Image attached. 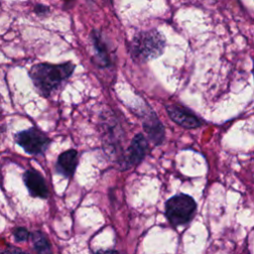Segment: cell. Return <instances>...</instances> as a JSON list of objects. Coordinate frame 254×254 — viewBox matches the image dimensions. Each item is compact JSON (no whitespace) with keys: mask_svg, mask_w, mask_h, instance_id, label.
<instances>
[{"mask_svg":"<svg viewBox=\"0 0 254 254\" xmlns=\"http://www.w3.org/2000/svg\"><path fill=\"white\" fill-rule=\"evenodd\" d=\"M110 1H111V0H110Z\"/></svg>","mask_w":254,"mask_h":254,"instance_id":"obj_17","label":"cell"},{"mask_svg":"<svg viewBox=\"0 0 254 254\" xmlns=\"http://www.w3.org/2000/svg\"><path fill=\"white\" fill-rule=\"evenodd\" d=\"M166 110L170 118L184 128L193 129L202 125V120L185 106L176 103L168 104L166 106Z\"/></svg>","mask_w":254,"mask_h":254,"instance_id":"obj_6","label":"cell"},{"mask_svg":"<svg viewBox=\"0 0 254 254\" xmlns=\"http://www.w3.org/2000/svg\"><path fill=\"white\" fill-rule=\"evenodd\" d=\"M196 208V203L190 195L179 193L170 197L165 203L168 220L175 226L188 223Z\"/></svg>","mask_w":254,"mask_h":254,"instance_id":"obj_3","label":"cell"},{"mask_svg":"<svg viewBox=\"0 0 254 254\" xmlns=\"http://www.w3.org/2000/svg\"><path fill=\"white\" fill-rule=\"evenodd\" d=\"M17 144L30 155H41L51 144L50 138L36 127H31L16 134Z\"/></svg>","mask_w":254,"mask_h":254,"instance_id":"obj_4","label":"cell"},{"mask_svg":"<svg viewBox=\"0 0 254 254\" xmlns=\"http://www.w3.org/2000/svg\"><path fill=\"white\" fill-rule=\"evenodd\" d=\"M48 12H49V7H47L43 4H38L35 7V13L40 16H45L48 14Z\"/></svg>","mask_w":254,"mask_h":254,"instance_id":"obj_13","label":"cell"},{"mask_svg":"<svg viewBox=\"0 0 254 254\" xmlns=\"http://www.w3.org/2000/svg\"><path fill=\"white\" fill-rule=\"evenodd\" d=\"M166 47L164 36L157 30H147L136 34L129 44V52L137 63H147L160 57Z\"/></svg>","mask_w":254,"mask_h":254,"instance_id":"obj_2","label":"cell"},{"mask_svg":"<svg viewBox=\"0 0 254 254\" xmlns=\"http://www.w3.org/2000/svg\"><path fill=\"white\" fill-rule=\"evenodd\" d=\"M32 242L38 254H52V246L49 239L41 231H35L31 234Z\"/></svg>","mask_w":254,"mask_h":254,"instance_id":"obj_11","label":"cell"},{"mask_svg":"<svg viewBox=\"0 0 254 254\" xmlns=\"http://www.w3.org/2000/svg\"><path fill=\"white\" fill-rule=\"evenodd\" d=\"M143 129L154 145H160L165 139V128L152 108L143 110L141 114Z\"/></svg>","mask_w":254,"mask_h":254,"instance_id":"obj_7","label":"cell"},{"mask_svg":"<svg viewBox=\"0 0 254 254\" xmlns=\"http://www.w3.org/2000/svg\"><path fill=\"white\" fill-rule=\"evenodd\" d=\"M78 163L77 152L73 149L63 152L57 161L56 170L59 174L69 178L72 177Z\"/></svg>","mask_w":254,"mask_h":254,"instance_id":"obj_10","label":"cell"},{"mask_svg":"<svg viewBox=\"0 0 254 254\" xmlns=\"http://www.w3.org/2000/svg\"><path fill=\"white\" fill-rule=\"evenodd\" d=\"M13 235H14V237H15V239H16L17 241L23 242V241H26V240L29 238L30 233H29V231H28L26 228H24V227H17V228L14 229Z\"/></svg>","mask_w":254,"mask_h":254,"instance_id":"obj_12","label":"cell"},{"mask_svg":"<svg viewBox=\"0 0 254 254\" xmlns=\"http://www.w3.org/2000/svg\"><path fill=\"white\" fill-rule=\"evenodd\" d=\"M95 254H119V252L113 249H108V250H98Z\"/></svg>","mask_w":254,"mask_h":254,"instance_id":"obj_15","label":"cell"},{"mask_svg":"<svg viewBox=\"0 0 254 254\" xmlns=\"http://www.w3.org/2000/svg\"><path fill=\"white\" fill-rule=\"evenodd\" d=\"M148 151V143L143 134L139 133L134 136L126 154L121 159L124 169H128L140 164L145 158Z\"/></svg>","mask_w":254,"mask_h":254,"instance_id":"obj_5","label":"cell"},{"mask_svg":"<svg viewBox=\"0 0 254 254\" xmlns=\"http://www.w3.org/2000/svg\"><path fill=\"white\" fill-rule=\"evenodd\" d=\"M90 41L94 49L95 64L100 67H107L111 64V58L108 47L100 31L93 29L90 33Z\"/></svg>","mask_w":254,"mask_h":254,"instance_id":"obj_8","label":"cell"},{"mask_svg":"<svg viewBox=\"0 0 254 254\" xmlns=\"http://www.w3.org/2000/svg\"><path fill=\"white\" fill-rule=\"evenodd\" d=\"M24 183L33 196L46 198L49 195V190L43 176L36 170H28L24 174Z\"/></svg>","mask_w":254,"mask_h":254,"instance_id":"obj_9","label":"cell"},{"mask_svg":"<svg viewBox=\"0 0 254 254\" xmlns=\"http://www.w3.org/2000/svg\"><path fill=\"white\" fill-rule=\"evenodd\" d=\"M0 254H27L25 252H22V251H19V250H14V249H9V250H4V251H1Z\"/></svg>","mask_w":254,"mask_h":254,"instance_id":"obj_14","label":"cell"},{"mask_svg":"<svg viewBox=\"0 0 254 254\" xmlns=\"http://www.w3.org/2000/svg\"><path fill=\"white\" fill-rule=\"evenodd\" d=\"M85 1H86L89 5H92V4L94 3V1H95V0H85Z\"/></svg>","mask_w":254,"mask_h":254,"instance_id":"obj_16","label":"cell"},{"mask_svg":"<svg viewBox=\"0 0 254 254\" xmlns=\"http://www.w3.org/2000/svg\"><path fill=\"white\" fill-rule=\"evenodd\" d=\"M75 65L71 62L64 64L41 63L34 64L29 75L32 82L43 97H50L74 71Z\"/></svg>","mask_w":254,"mask_h":254,"instance_id":"obj_1","label":"cell"}]
</instances>
